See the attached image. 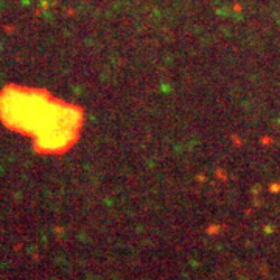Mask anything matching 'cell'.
Segmentation results:
<instances>
[{"instance_id": "2", "label": "cell", "mask_w": 280, "mask_h": 280, "mask_svg": "<svg viewBox=\"0 0 280 280\" xmlns=\"http://www.w3.org/2000/svg\"><path fill=\"white\" fill-rule=\"evenodd\" d=\"M221 229H223V226L212 224V226H209V227L206 229V233H207V235H218V233L221 232Z\"/></svg>"}, {"instance_id": "3", "label": "cell", "mask_w": 280, "mask_h": 280, "mask_svg": "<svg viewBox=\"0 0 280 280\" xmlns=\"http://www.w3.org/2000/svg\"><path fill=\"white\" fill-rule=\"evenodd\" d=\"M230 138L233 140V145H235V147H242V145H243V142H242V140H240L235 134H232V135H230Z\"/></svg>"}, {"instance_id": "5", "label": "cell", "mask_w": 280, "mask_h": 280, "mask_svg": "<svg viewBox=\"0 0 280 280\" xmlns=\"http://www.w3.org/2000/svg\"><path fill=\"white\" fill-rule=\"evenodd\" d=\"M272 144V138L271 137H263L262 138V145H271Z\"/></svg>"}, {"instance_id": "4", "label": "cell", "mask_w": 280, "mask_h": 280, "mask_svg": "<svg viewBox=\"0 0 280 280\" xmlns=\"http://www.w3.org/2000/svg\"><path fill=\"white\" fill-rule=\"evenodd\" d=\"M269 190H271L272 193H275V192H280V184H278V182H275V184L269 185Z\"/></svg>"}, {"instance_id": "1", "label": "cell", "mask_w": 280, "mask_h": 280, "mask_svg": "<svg viewBox=\"0 0 280 280\" xmlns=\"http://www.w3.org/2000/svg\"><path fill=\"white\" fill-rule=\"evenodd\" d=\"M0 111L11 126L33 132L45 150L66 147L78 129V115L70 108L58 106L41 93H8Z\"/></svg>"}]
</instances>
